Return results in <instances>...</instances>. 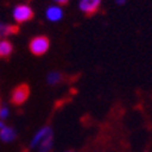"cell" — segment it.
Masks as SVG:
<instances>
[{
  "label": "cell",
  "instance_id": "5b68a950",
  "mask_svg": "<svg viewBox=\"0 0 152 152\" xmlns=\"http://www.w3.org/2000/svg\"><path fill=\"white\" fill-rule=\"evenodd\" d=\"M12 51H14V45L9 40H0V58L9 60Z\"/></svg>",
  "mask_w": 152,
  "mask_h": 152
},
{
  "label": "cell",
  "instance_id": "6da1fadb",
  "mask_svg": "<svg viewBox=\"0 0 152 152\" xmlns=\"http://www.w3.org/2000/svg\"><path fill=\"white\" fill-rule=\"evenodd\" d=\"M29 95H31V88H29V85L26 84V83H23V84L17 85L15 89L12 90L10 101H11L12 105L21 106V105H23L28 100Z\"/></svg>",
  "mask_w": 152,
  "mask_h": 152
},
{
  "label": "cell",
  "instance_id": "30bf717a",
  "mask_svg": "<svg viewBox=\"0 0 152 152\" xmlns=\"http://www.w3.org/2000/svg\"><path fill=\"white\" fill-rule=\"evenodd\" d=\"M53 145V134L46 136L44 140L39 144V152H49Z\"/></svg>",
  "mask_w": 152,
  "mask_h": 152
},
{
  "label": "cell",
  "instance_id": "52a82bcc",
  "mask_svg": "<svg viewBox=\"0 0 152 152\" xmlns=\"http://www.w3.org/2000/svg\"><path fill=\"white\" fill-rule=\"evenodd\" d=\"M16 137V132L12 129V128H9V126H4L3 129H0V139L5 142H9V141H12Z\"/></svg>",
  "mask_w": 152,
  "mask_h": 152
},
{
  "label": "cell",
  "instance_id": "8992f818",
  "mask_svg": "<svg viewBox=\"0 0 152 152\" xmlns=\"http://www.w3.org/2000/svg\"><path fill=\"white\" fill-rule=\"evenodd\" d=\"M20 32L18 24H5L0 22V37H7L12 34H17Z\"/></svg>",
  "mask_w": 152,
  "mask_h": 152
},
{
  "label": "cell",
  "instance_id": "9c48e42d",
  "mask_svg": "<svg viewBox=\"0 0 152 152\" xmlns=\"http://www.w3.org/2000/svg\"><path fill=\"white\" fill-rule=\"evenodd\" d=\"M46 17L50 21H58L62 18V10L56 7V6H51L49 7L46 11Z\"/></svg>",
  "mask_w": 152,
  "mask_h": 152
},
{
  "label": "cell",
  "instance_id": "277c9868",
  "mask_svg": "<svg viewBox=\"0 0 152 152\" xmlns=\"http://www.w3.org/2000/svg\"><path fill=\"white\" fill-rule=\"evenodd\" d=\"M101 5V0H80L79 9L86 16H93L99 11Z\"/></svg>",
  "mask_w": 152,
  "mask_h": 152
},
{
  "label": "cell",
  "instance_id": "3957f363",
  "mask_svg": "<svg viewBox=\"0 0 152 152\" xmlns=\"http://www.w3.org/2000/svg\"><path fill=\"white\" fill-rule=\"evenodd\" d=\"M34 12L28 5H18L14 10V18L17 23H24L33 20Z\"/></svg>",
  "mask_w": 152,
  "mask_h": 152
},
{
  "label": "cell",
  "instance_id": "e0dca14e",
  "mask_svg": "<svg viewBox=\"0 0 152 152\" xmlns=\"http://www.w3.org/2000/svg\"><path fill=\"white\" fill-rule=\"evenodd\" d=\"M0 104H1V102H0Z\"/></svg>",
  "mask_w": 152,
  "mask_h": 152
},
{
  "label": "cell",
  "instance_id": "2e32d148",
  "mask_svg": "<svg viewBox=\"0 0 152 152\" xmlns=\"http://www.w3.org/2000/svg\"><path fill=\"white\" fill-rule=\"evenodd\" d=\"M68 152H73V151H68Z\"/></svg>",
  "mask_w": 152,
  "mask_h": 152
},
{
  "label": "cell",
  "instance_id": "8fae6325",
  "mask_svg": "<svg viewBox=\"0 0 152 152\" xmlns=\"http://www.w3.org/2000/svg\"><path fill=\"white\" fill-rule=\"evenodd\" d=\"M63 78V74L61 72H51L49 75H48V83L49 84H51V85H55V84H58Z\"/></svg>",
  "mask_w": 152,
  "mask_h": 152
},
{
  "label": "cell",
  "instance_id": "9a60e30c",
  "mask_svg": "<svg viewBox=\"0 0 152 152\" xmlns=\"http://www.w3.org/2000/svg\"><path fill=\"white\" fill-rule=\"evenodd\" d=\"M4 128V123L1 122V121H0V129H3Z\"/></svg>",
  "mask_w": 152,
  "mask_h": 152
},
{
  "label": "cell",
  "instance_id": "7a4b0ae2",
  "mask_svg": "<svg viewBox=\"0 0 152 152\" xmlns=\"http://www.w3.org/2000/svg\"><path fill=\"white\" fill-rule=\"evenodd\" d=\"M50 48V40L46 35H38L32 38L29 42V50L31 53L35 56L44 55Z\"/></svg>",
  "mask_w": 152,
  "mask_h": 152
},
{
  "label": "cell",
  "instance_id": "ba28073f",
  "mask_svg": "<svg viewBox=\"0 0 152 152\" xmlns=\"http://www.w3.org/2000/svg\"><path fill=\"white\" fill-rule=\"evenodd\" d=\"M53 133H51V129L49 128V126H45V128H43L39 133H38L35 136H34V139H33V142H32V147H34V146H37L38 144H40L44 139L46 137V136H49V135H51Z\"/></svg>",
  "mask_w": 152,
  "mask_h": 152
},
{
  "label": "cell",
  "instance_id": "4fadbf2b",
  "mask_svg": "<svg viewBox=\"0 0 152 152\" xmlns=\"http://www.w3.org/2000/svg\"><path fill=\"white\" fill-rule=\"evenodd\" d=\"M55 1H56L57 4H60V5H66V4H68V0H55Z\"/></svg>",
  "mask_w": 152,
  "mask_h": 152
},
{
  "label": "cell",
  "instance_id": "7c38bea8",
  "mask_svg": "<svg viewBox=\"0 0 152 152\" xmlns=\"http://www.w3.org/2000/svg\"><path fill=\"white\" fill-rule=\"evenodd\" d=\"M7 115H9V111H7V108H0V119H3V118H6L7 117Z\"/></svg>",
  "mask_w": 152,
  "mask_h": 152
},
{
  "label": "cell",
  "instance_id": "5bb4252c",
  "mask_svg": "<svg viewBox=\"0 0 152 152\" xmlns=\"http://www.w3.org/2000/svg\"><path fill=\"white\" fill-rule=\"evenodd\" d=\"M117 3H118V4H124L125 0H117Z\"/></svg>",
  "mask_w": 152,
  "mask_h": 152
}]
</instances>
